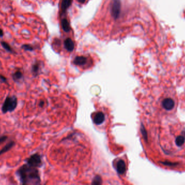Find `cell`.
Instances as JSON below:
<instances>
[{"label":"cell","mask_w":185,"mask_h":185,"mask_svg":"<svg viewBox=\"0 0 185 185\" xmlns=\"http://www.w3.org/2000/svg\"><path fill=\"white\" fill-rule=\"evenodd\" d=\"M8 137L7 136H2L0 137V145L2 144L6 141L7 140Z\"/></svg>","instance_id":"5bb4252c"},{"label":"cell","mask_w":185,"mask_h":185,"mask_svg":"<svg viewBox=\"0 0 185 185\" xmlns=\"http://www.w3.org/2000/svg\"><path fill=\"white\" fill-rule=\"evenodd\" d=\"M15 145V143L14 141H11L9 143H7L1 151H0V155L4 154L7 151H10L12 148Z\"/></svg>","instance_id":"ba28073f"},{"label":"cell","mask_w":185,"mask_h":185,"mask_svg":"<svg viewBox=\"0 0 185 185\" xmlns=\"http://www.w3.org/2000/svg\"><path fill=\"white\" fill-rule=\"evenodd\" d=\"M105 120V115L104 114L101 113L99 112L96 113V115L94 117V122L96 124H100L102 123L103 121Z\"/></svg>","instance_id":"52a82bcc"},{"label":"cell","mask_w":185,"mask_h":185,"mask_svg":"<svg viewBox=\"0 0 185 185\" xmlns=\"http://www.w3.org/2000/svg\"><path fill=\"white\" fill-rule=\"evenodd\" d=\"M22 48L24 49L25 51H33L34 50V47L31 45H28V44H25L22 46Z\"/></svg>","instance_id":"4fadbf2b"},{"label":"cell","mask_w":185,"mask_h":185,"mask_svg":"<svg viewBox=\"0 0 185 185\" xmlns=\"http://www.w3.org/2000/svg\"><path fill=\"white\" fill-rule=\"evenodd\" d=\"M3 36H4V32L2 31V29L0 28V37H2Z\"/></svg>","instance_id":"ac0fdd59"},{"label":"cell","mask_w":185,"mask_h":185,"mask_svg":"<svg viewBox=\"0 0 185 185\" xmlns=\"http://www.w3.org/2000/svg\"><path fill=\"white\" fill-rule=\"evenodd\" d=\"M93 184H101V179H100V178L98 177V176L96 177V178L94 181Z\"/></svg>","instance_id":"2e32d148"},{"label":"cell","mask_w":185,"mask_h":185,"mask_svg":"<svg viewBox=\"0 0 185 185\" xmlns=\"http://www.w3.org/2000/svg\"><path fill=\"white\" fill-rule=\"evenodd\" d=\"M87 62V59L85 57H78L74 60L75 64L82 66L86 64Z\"/></svg>","instance_id":"30bf717a"},{"label":"cell","mask_w":185,"mask_h":185,"mask_svg":"<svg viewBox=\"0 0 185 185\" xmlns=\"http://www.w3.org/2000/svg\"><path fill=\"white\" fill-rule=\"evenodd\" d=\"M26 162L28 165L36 168L41 166L42 164L41 156L38 154L32 155L29 158H28Z\"/></svg>","instance_id":"277c9868"},{"label":"cell","mask_w":185,"mask_h":185,"mask_svg":"<svg viewBox=\"0 0 185 185\" xmlns=\"http://www.w3.org/2000/svg\"><path fill=\"white\" fill-rule=\"evenodd\" d=\"M1 45L2 46V47H3L7 51L10 52V53H12V52H13L12 48L10 47V45H9L7 42H5V41H1Z\"/></svg>","instance_id":"7c38bea8"},{"label":"cell","mask_w":185,"mask_h":185,"mask_svg":"<svg viewBox=\"0 0 185 185\" xmlns=\"http://www.w3.org/2000/svg\"><path fill=\"white\" fill-rule=\"evenodd\" d=\"M130 0H105L93 21L97 36L117 39L130 33Z\"/></svg>","instance_id":"6da1fadb"},{"label":"cell","mask_w":185,"mask_h":185,"mask_svg":"<svg viewBox=\"0 0 185 185\" xmlns=\"http://www.w3.org/2000/svg\"><path fill=\"white\" fill-rule=\"evenodd\" d=\"M0 81L3 83H7V79L4 75H0Z\"/></svg>","instance_id":"9a60e30c"},{"label":"cell","mask_w":185,"mask_h":185,"mask_svg":"<svg viewBox=\"0 0 185 185\" xmlns=\"http://www.w3.org/2000/svg\"><path fill=\"white\" fill-rule=\"evenodd\" d=\"M12 77L15 82H18L23 78V73L20 70H17L13 74Z\"/></svg>","instance_id":"9c48e42d"},{"label":"cell","mask_w":185,"mask_h":185,"mask_svg":"<svg viewBox=\"0 0 185 185\" xmlns=\"http://www.w3.org/2000/svg\"><path fill=\"white\" fill-rule=\"evenodd\" d=\"M16 174L22 185H38L40 183V177L37 168L25 164L20 167Z\"/></svg>","instance_id":"7a4b0ae2"},{"label":"cell","mask_w":185,"mask_h":185,"mask_svg":"<svg viewBox=\"0 0 185 185\" xmlns=\"http://www.w3.org/2000/svg\"><path fill=\"white\" fill-rule=\"evenodd\" d=\"M44 104H45V102H43V101H41L40 103H39V106H40V107H42V106L44 105Z\"/></svg>","instance_id":"e0dca14e"},{"label":"cell","mask_w":185,"mask_h":185,"mask_svg":"<svg viewBox=\"0 0 185 185\" xmlns=\"http://www.w3.org/2000/svg\"><path fill=\"white\" fill-rule=\"evenodd\" d=\"M17 105V99L16 96H7L2 106V111L4 113L12 112L15 110Z\"/></svg>","instance_id":"3957f363"},{"label":"cell","mask_w":185,"mask_h":185,"mask_svg":"<svg viewBox=\"0 0 185 185\" xmlns=\"http://www.w3.org/2000/svg\"><path fill=\"white\" fill-rule=\"evenodd\" d=\"M40 70V62H36L32 66V73L34 75H37L38 74L39 71Z\"/></svg>","instance_id":"8fae6325"},{"label":"cell","mask_w":185,"mask_h":185,"mask_svg":"<svg viewBox=\"0 0 185 185\" xmlns=\"http://www.w3.org/2000/svg\"><path fill=\"white\" fill-rule=\"evenodd\" d=\"M162 107L164 110L171 111L175 106L174 100L170 97H167L162 100Z\"/></svg>","instance_id":"5b68a950"},{"label":"cell","mask_w":185,"mask_h":185,"mask_svg":"<svg viewBox=\"0 0 185 185\" xmlns=\"http://www.w3.org/2000/svg\"><path fill=\"white\" fill-rule=\"evenodd\" d=\"M117 171L120 174H123V173L125 172L126 169V164L123 160H120L118 161V162L117 163Z\"/></svg>","instance_id":"8992f818"}]
</instances>
